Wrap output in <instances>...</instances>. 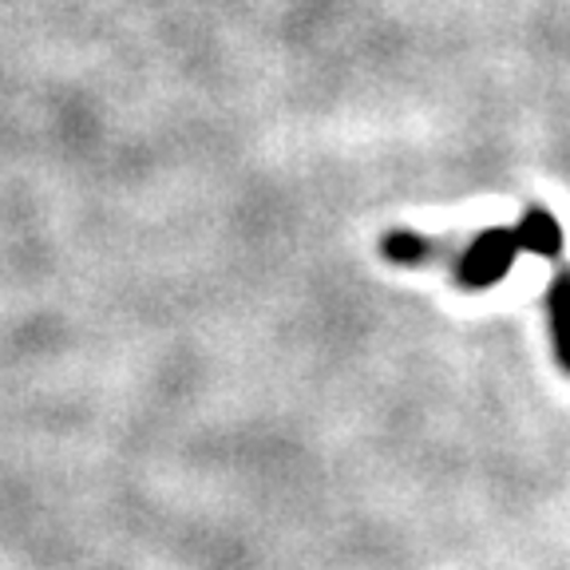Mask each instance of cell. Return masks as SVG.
<instances>
[{
	"label": "cell",
	"mask_w": 570,
	"mask_h": 570,
	"mask_svg": "<svg viewBox=\"0 0 570 570\" xmlns=\"http://www.w3.org/2000/svg\"><path fill=\"white\" fill-rule=\"evenodd\" d=\"M515 234L508 230H483L480 238L468 246V254H463L460 262V282L468 285V289H488V285H495L499 277H508V269L515 266Z\"/></svg>",
	"instance_id": "6da1fadb"
},
{
	"label": "cell",
	"mask_w": 570,
	"mask_h": 570,
	"mask_svg": "<svg viewBox=\"0 0 570 570\" xmlns=\"http://www.w3.org/2000/svg\"><path fill=\"white\" fill-rule=\"evenodd\" d=\"M384 254L392 262H401V266H420L428 258V242L420 234H409V230H396L384 238Z\"/></svg>",
	"instance_id": "277c9868"
},
{
	"label": "cell",
	"mask_w": 570,
	"mask_h": 570,
	"mask_svg": "<svg viewBox=\"0 0 570 570\" xmlns=\"http://www.w3.org/2000/svg\"><path fill=\"white\" fill-rule=\"evenodd\" d=\"M515 242L523 249H531V254H559L562 249V230H559V223H554V214H547V210H531L523 218V223L515 226Z\"/></svg>",
	"instance_id": "7a4b0ae2"
},
{
	"label": "cell",
	"mask_w": 570,
	"mask_h": 570,
	"mask_svg": "<svg viewBox=\"0 0 570 570\" xmlns=\"http://www.w3.org/2000/svg\"><path fill=\"white\" fill-rule=\"evenodd\" d=\"M551 325H554V348L559 365L570 373V274H562L551 285Z\"/></svg>",
	"instance_id": "3957f363"
}]
</instances>
